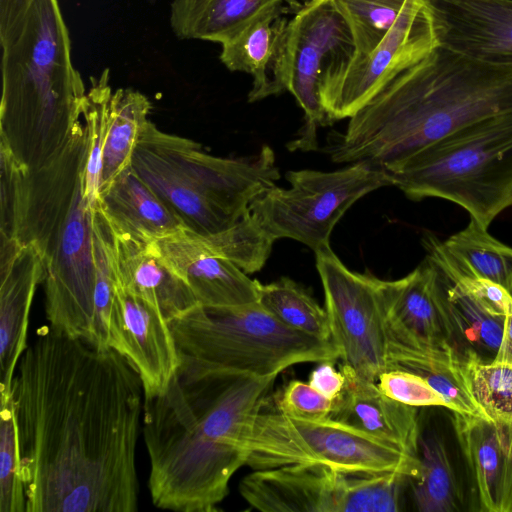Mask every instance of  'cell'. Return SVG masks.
Masks as SVG:
<instances>
[{"mask_svg": "<svg viewBox=\"0 0 512 512\" xmlns=\"http://www.w3.org/2000/svg\"><path fill=\"white\" fill-rule=\"evenodd\" d=\"M26 512H135L144 392L122 355L49 326L12 384Z\"/></svg>", "mask_w": 512, "mask_h": 512, "instance_id": "obj_1", "label": "cell"}, {"mask_svg": "<svg viewBox=\"0 0 512 512\" xmlns=\"http://www.w3.org/2000/svg\"><path fill=\"white\" fill-rule=\"evenodd\" d=\"M512 112V66L436 47L349 119L327 153L340 164L396 166L445 136Z\"/></svg>", "mask_w": 512, "mask_h": 512, "instance_id": "obj_2", "label": "cell"}, {"mask_svg": "<svg viewBox=\"0 0 512 512\" xmlns=\"http://www.w3.org/2000/svg\"><path fill=\"white\" fill-rule=\"evenodd\" d=\"M0 43V146L23 167L38 168L82 122L87 91L58 0H33Z\"/></svg>", "mask_w": 512, "mask_h": 512, "instance_id": "obj_3", "label": "cell"}, {"mask_svg": "<svg viewBox=\"0 0 512 512\" xmlns=\"http://www.w3.org/2000/svg\"><path fill=\"white\" fill-rule=\"evenodd\" d=\"M131 167L184 228L203 236L236 224L280 178L267 145L249 156H213L200 143L163 132L150 120L141 129Z\"/></svg>", "mask_w": 512, "mask_h": 512, "instance_id": "obj_4", "label": "cell"}, {"mask_svg": "<svg viewBox=\"0 0 512 512\" xmlns=\"http://www.w3.org/2000/svg\"><path fill=\"white\" fill-rule=\"evenodd\" d=\"M143 436L153 504L177 512H212L229 492L246 450L206 435L177 375L162 394L144 397Z\"/></svg>", "mask_w": 512, "mask_h": 512, "instance_id": "obj_5", "label": "cell"}, {"mask_svg": "<svg viewBox=\"0 0 512 512\" xmlns=\"http://www.w3.org/2000/svg\"><path fill=\"white\" fill-rule=\"evenodd\" d=\"M387 171L409 199L451 201L488 229L512 207V112L461 128Z\"/></svg>", "mask_w": 512, "mask_h": 512, "instance_id": "obj_6", "label": "cell"}, {"mask_svg": "<svg viewBox=\"0 0 512 512\" xmlns=\"http://www.w3.org/2000/svg\"><path fill=\"white\" fill-rule=\"evenodd\" d=\"M181 363L251 376H278L299 363L340 359L331 340L294 330L260 302L224 309L200 305L170 322Z\"/></svg>", "mask_w": 512, "mask_h": 512, "instance_id": "obj_7", "label": "cell"}, {"mask_svg": "<svg viewBox=\"0 0 512 512\" xmlns=\"http://www.w3.org/2000/svg\"><path fill=\"white\" fill-rule=\"evenodd\" d=\"M320 464L347 472L420 474L419 457L333 417L303 420L260 412L248 440L246 465L254 470Z\"/></svg>", "mask_w": 512, "mask_h": 512, "instance_id": "obj_8", "label": "cell"}, {"mask_svg": "<svg viewBox=\"0 0 512 512\" xmlns=\"http://www.w3.org/2000/svg\"><path fill=\"white\" fill-rule=\"evenodd\" d=\"M88 154L83 123L46 164L27 169L0 147V237L52 255L81 187Z\"/></svg>", "mask_w": 512, "mask_h": 512, "instance_id": "obj_9", "label": "cell"}, {"mask_svg": "<svg viewBox=\"0 0 512 512\" xmlns=\"http://www.w3.org/2000/svg\"><path fill=\"white\" fill-rule=\"evenodd\" d=\"M286 179L288 188H269L251 203L250 212L275 240L293 239L314 252L330 247L335 225L356 201L393 186L384 167L367 161L335 171H288Z\"/></svg>", "mask_w": 512, "mask_h": 512, "instance_id": "obj_10", "label": "cell"}, {"mask_svg": "<svg viewBox=\"0 0 512 512\" xmlns=\"http://www.w3.org/2000/svg\"><path fill=\"white\" fill-rule=\"evenodd\" d=\"M405 480L398 473L294 464L255 470L241 480L239 491L263 512H396Z\"/></svg>", "mask_w": 512, "mask_h": 512, "instance_id": "obj_11", "label": "cell"}, {"mask_svg": "<svg viewBox=\"0 0 512 512\" xmlns=\"http://www.w3.org/2000/svg\"><path fill=\"white\" fill-rule=\"evenodd\" d=\"M436 47L425 0H407L393 26L371 51L354 52L325 68L319 97L328 125L350 119L395 77Z\"/></svg>", "mask_w": 512, "mask_h": 512, "instance_id": "obj_12", "label": "cell"}, {"mask_svg": "<svg viewBox=\"0 0 512 512\" xmlns=\"http://www.w3.org/2000/svg\"><path fill=\"white\" fill-rule=\"evenodd\" d=\"M330 339L342 364L376 382L389 369L385 280L350 270L331 247L315 252Z\"/></svg>", "mask_w": 512, "mask_h": 512, "instance_id": "obj_13", "label": "cell"}, {"mask_svg": "<svg viewBox=\"0 0 512 512\" xmlns=\"http://www.w3.org/2000/svg\"><path fill=\"white\" fill-rule=\"evenodd\" d=\"M354 52L351 31L333 0H306L288 22L286 91L304 112V125L289 150L318 148L317 129L328 125L319 97L321 76L331 62Z\"/></svg>", "mask_w": 512, "mask_h": 512, "instance_id": "obj_14", "label": "cell"}, {"mask_svg": "<svg viewBox=\"0 0 512 512\" xmlns=\"http://www.w3.org/2000/svg\"><path fill=\"white\" fill-rule=\"evenodd\" d=\"M93 208L81 187L52 255L45 261V313L49 327L94 344Z\"/></svg>", "mask_w": 512, "mask_h": 512, "instance_id": "obj_15", "label": "cell"}, {"mask_svg": "<svg viewBox=\"0 0 512 512\" xmlns=\"http://www.w3.org/2000/svg\"><path fill=\"white\" fill-rule=\"evenodd\" d=\"M108 348L122 355L136 370L144 397L164 393L181 363L170 322L155 307L117 283Z\"/></svg>", "mask_w": 512, "mask_h": 512, "instance_id": "obj_16", "label": "cell"}, {"mask_svg": "<svg viewBox=\"0 0 512 512\" xmlns=\"http://www.w3.org/2000/svg\"><path fill=\"white\" fill-rule=\"evenodd\" d=\"M152 245L187 283L201 307L224 309L259 301V282L218 254L203 235L182 228Z\"/></svg>", "mask_w": 512, "mask_h": 512, "instance_id": "obj_17", "label": "cell"}, {"mask_svg": "<svg viewBox=\"0 0 512 512\" xmlns=\"http://www.w3.org/2000/svg\"><path fill=\"white\" fill-rule=\"evenodd\" d=\"M438 46L512 66V0H425Z\"/></svg>", "mask_w": 512, "mask_h": 512, "instance_id": "obj_18", "label": "cell"}, {"mask_svg": "<svg viewBox=\"0 0 512 512\" xmlns=\"http://www.w3.org/2000/svg\"><path fill=\"white\" fill-rule=\"evenodd\" d=\"M45 262L32 245L0 237V396L12 393L17 365L27 345L29 314Z\"/></svg>", "mask_w": 512, "mask_h": 512, "instance_id": "obj_19", "label": "cell"}, {"mask_svg": "<svg viewBox=\"0 0 512 512\" xmlns=\"http://www.w3.org/2000/svg\"><path fill=\"white\" fill-rule=\"evenodd\" d=\"M451 421L479 509L512 512V418L452 412Z\"/></svg>", "mask_w": 512, "mask_h": 512, "instance_id": "obj_20", "label": "cell"}, {"mask_svg": "<svg viewBox=\"0 0 512 512\" xmlns=\"http://www.w3.org/2000/svg\"><path fill=\"white\" fill-rule=\"evenodd\" d=\"M385 306L389 338L457 347L440 273L427 256L403 278L385 280Z\"/></svg>", "mask_w": 512, "mask_h": 512, "instance_id": "obj_21", "label": "cell"}, {"mask_svg": "<svg viewBox=\"0 0 512 512\" xmlns=\"http://www.w3.org/2000/svg\"><path fill=\"white\" fill-rule=\"evenodd\" d=\"M289 6H277L243 27L221 45L220 60L230 71L252 76L248 101L286 91L285 58Z\"/></svg>", "mask_w": 512, "mask_h": 512, "instance_id": "obj_22", "label": "cell"}, {"mask_svg": "<svg viewBox=\"0 0 512 512\" xmlns=\"http://www.w3.org/2000/svg\"><path fill=\"white\" fill-rule=\"evenodd\" d=\"M110 253L116 283L155 307L167 321L199 306L187 283L163 261L152 244L112 232Z\"/></svg>", "mask_w": 512, "mask_h": 512, "instance_id": "obj_23", "label": "cell"}, {"mask_svg": "<svg viewBox=\"0 0 512 512\" xmlns=\"http://www.w3.org/2000/svg\"><path fill=\"white\" fill-rule=\"evenodd\" d=\"M341 371L345 387L334 400L330 417L419 457L418 408L386 396L376 382L358 377L346 365L342 364Z\"/></svg>", "mask_w": 512, "mask_h": 512, "instance_id": "obj_24", "label": "cell"}, {"mask_svg": "<svg viewBox=\"0 0 512 512\" xmlns=\"http://www.w3.org/2000/svg\"><path fill=\"white\" fill-rule=\"evenodd\" d=\"M96 207L113 234L146 244L184 228L131 166L99 190Z\"/></svg>", "mask_w": 512, "mask_h": 512, "instance_id": "obj_25", "label": "cell"}, {"mask_svg": "<svg viewBox=\"0 0 512 512\" xmlns=\"http://www.w3.org/2000/svg\"><path fill=\"white\" fill-rule=\"evenodd\" d=\"M388 363L389 369L426 379L448 401L451 412L491 419L471 395L465 356L457 347L389 338Z\"/></svg>", "mask_w": 512, "mask_h": 512, "instance_id": "obj_26", "label": "cell"}, {"mask_svg": "<svg viewBox=\"0 0 512 512\" xmlns=\"http://www.w3.org/2000/svg\"><path fill=\"white\" fill-rule=\"evenodd\" d=\"M297 12L298 0H173L170 25L181 39L222 44L252 20L277 7Z\"/></svg>", "mask_w": 512, "mask_h": 512, "instance_id": "obj_27", "label": "cell"}, {"mask_svg": "<svg viewBox=\"0 0 512 512\" xmlns=\"http://www.w3.org/2000/svg\"><path fill=\"white\" fill-rule=\"evenodd\" d=\"M152 105L141 92L131 88L113 90L101 159L100 188L131 166L134 148Z\"/></svg>", "mask_w": 512, "mask_h": 512, "instance_id": "obj_28", "label": "cell"}, {"mask_svg": "<svg viewBox=\"0 0 512 512\" xmlns=\"http://www.w3.org/2000/svg\"><path fill=\"white\" fill-rule=\"evenodd\" d=\"M439 273L455 344L464 355L471 353L485 362L494 360L500 347L505 318L484 310Z\"/></svg>", "mask_w": 512, "mask_h": 512, "instance_id": "obj_29", "label": "cell"}, {"mask_svg": "<svg viewBox=\"0 0 512 512\" xmlns=\"http://www.w3.org/2000/svg\"><path fill=\"white\" fill-rule=\"evenodd\" d=\"M420 474L409 480L420 512L460 510L461 494L446 445L437 433L420 435Z\"/></svg>", "mask_w": 512, "mask_h": 512, "instance_id": "obj_30", "label": "cell"}, {"mask_svg": "<svg viewBox=\"0 0 512 512\" xmlns=\"http://www.w3.org/2000/svg\"><path fill=\"white\" fill-rule=\"evenodd\" d=\"M447 251L471 272L504 287L512 296V247L470 218L466 228L443 242Z\"/></svg>", "mask_w": 512, "mask_h": 512, "instance_id": "obj_31", "label": "cell"}, {"mask_svg": "<svg viewBox=\"0 0 512 512\" xmlns=\"http://www.w3.org/2000/svg\"><path fill=\"white\" fill-rule=\"evenodd\" d=\"M259 302L288 327L322 339H330L325 307H321L300 284L288 277L271 283L259 282Z\"/></svg>", "mask_w": 512, "mask_h": 512, "instance_id": "obj_32", "label": "cell"}, {"mask_svg": "<svg viewBox=\"0 0 512 512\" xmlns=\"http://www.w3.org/2000/svg\"><path fill=\"white\" fill-rule=\"evenodd\" d=\"M112 92L109 71L106 69L98 77L91 78L82 106L81 118L87 138L88 154L81 190L83 198L92 208L96 207L98 200L102 151Z\"/></svg>", "mask_w": 512, "mask_h": 512, "instance_id": "obj_33", "label": "cell"}, {"mask_svg": "<svg viewBox=\"0 0 512 512\" xmlns=\"http://www.w3.org/2000/svg\"><path fill=\"white\" fill-rule=\"evenodd\" d=\"M422 243L426 256L454 287L492 315L505 318L512 313V296L504 287L471 272L436 236L425 235Z\"/></svg>", "mask_w": 512, "mask_h": 512, "instance_id": "obj_34", "label": "cell"}, {"mask_svg": "<svg viewBox=\"0 0 512 512\" xmlns=\"http://www.w3.org/2000/svg\"><path fill=\"white\" fill-rule=\"evenodd\" d=\"M465 369L471 395L493 418H512V363L482 361L466 353Z\"/></svg>", "mask_w": 512, "mask_h": 512, "instance_id": "obj_35", "label": "cell"}, {"mask_svg": "<svg viewBox=\"0 0 512 512\" xmlns=\"http://www.w3.org/2000/svg\"><path fill=\"white\" fill-rule=\"evenodd\" d=\"M351 31L356 53L371 51L399 17L407 0H333Z\"/></svg>", "mask_w": 512, "mask_h": 512, "instance_id": "obj_36", "label": "cell"}, {"mask_svg": "<svg viewBox=\"0 0 512 512\" xmlns=\"http://www.w3.org/2000/svg\"><path fill=\"white\" fill-rule=\"evenodd\" d=\"M0 512H26L13 396H0Z\"/></svg>", "mask_w": 512, "mask_h": 512, "instance_id": "obj_37", "label": "cell"}, {"mask_svg": "<svg viewBox=\"0 0 512 512\" xmlns=\"http://www.w3.org/2000/svg\"><path fill=\"white\" fill-rule=\"evenodd\" d=\"M376 383L386 396L405 405L450 409L448 401L426 379L413 372L388 369L380 374Z\"/></svg>", "mask_w": 512, "mask_h": 512, "instance_id": "obj_38", "label": "cell"}, {"mask_svg": "<svg viewBox=\"0 0 512 512\" xmlns=\"http://www.w3.org/2000/svg\"><path fill=\"white\" fill-rule=\"evenodd\" d=\"M335 401L309 383L290 381L276 400L277 411L296 419L321 420L331 416Z\"/></svg>", "mask_w": 512, "mask_h": 512, "instance_id": "obj_39", "label": "cell"}, {"mask_svg": "<svg viewBox=\"0 0 512 512\" xmlns=\"http://www.w3.org/2000/svg\"><path fill=\"white\" fill-rule=\"evenodd\" d=\"M332 361H323L311 372L309 384L331 400H336L344 390L345 376L337 371Z\"/></svg>", "mask_w": 512, "mask_h": 512, "instance_id": "obj_40", "label": "cell"}, {"mask_svg": "<svg viewBox=\"0 0 512 512\" xmlns=\"http://www.w3.org/2000/svg\"><path fill=\"white\" fill-rule=\"evenodd\" d=\"M33 0H0V34L8 31L26 12Z\"/></svg>", "mask_w": 512, "mask_h": 512, "instance_id": "obj_41", "label": "cell"}, {"mask_svg": "<svg viewBox=\"0 0 512 512\" xmlns=\"http://www.w3.org/2000/svg\"><path fill=\"white\" fill-rule=\"evenodd\" d=\"M494 360L512 363V313L505 318L500 347Z\"/></svg>", "mask_w": 512, "mask_h": 512, "instance_id": "obj_42", "label": "cell"}]
</instances>
